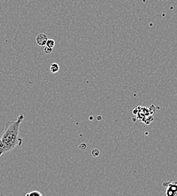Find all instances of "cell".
Instances as JSON below:
<instances>
[{
    "label": "cell",
    "mask_w": 177,
    "mask_h": 196,
    "mask_svg": "<svg viewBox=\"0 0 177 196\" xmlns=\"http://www.w3.org/2000/svg\"><path fill=\"white\" fill-rule=\"evenodd\" d=\"M23 119V115H20L16 119L6 122L0 136V156L23 144V140L19 136V130Z\"/></svg>",
    "instance_id": "1"
},
{
    "label": "cell",
    "mask_w": 177,
    "mask_h": 196,
    "mask_svg": "<svg viewBox=\"0 0 177 196\" xmlns=\"http://www.w3.org/2000/svg\"><path fill=\"white\" fill-rule=\"evenodd\" d=\"M163 185L166 188V196H177V182H165L163 183Z\"/></svg>",
    "instance_id": "2"
},
{
    "label": "cell",
    "mask_w": 177,
    "mask_h": 196,
    "mask_svg": "<svg viewBox=\"0 0 177 196\" xmlns=\"http://www.w3.org/2000/svg\"><path fill=\"white\" fill-rule=\"evenodd\" d=\"M47 36L44 33H40L38 34L35 38L36 43L40 46H44L46 45L47 41Z\"/></svg>",
    "instance_id": "3"
},
{
    "label": "cell",
    "mask_w": 177,
    "mask_h": 196,
    "mask_svg": "<svg viewBox=\"0 0 177 196\" xmlns=\"http://www.w3.org/2000/svg\"><path fill=\"white\" fill-rule=\"evenodd\" d=\"M60 69V66L57 63H53L51 65H50V70L52 73H56L59 71Z\"/></svg>",
    "instance_id": "4"
},
{
    "label": "cell",
    "mask_w": 177,
    "mask_h": 196,
    "mask_svg": "<svg viewBox=\"0 0 177 196\" xmlns=\"http://www.w3.org/2000/svg\"><path fill=\"white\" fill-rule=\"evenodd\" d=\"M25 196H42V194L38 191H32L27 193Z\"/></svg>",
    "instance_id": "5"
},
{
    "label": "cell",
    "mask_w": 177,
    "mask_h": 196,
    "mask_svg": "<svg viewBox=\"0 0 177 196\" xmlns=\"http://www.w3.org/2000/svg\"><path fill=\"white\" fill-rule=\"evenodd\" d=\"M55 45V41L53 39H47V43H46V46L53 48Z\"/></svg>",
    "instance_id": "6"
},
{
    "label": "cell",
    "mask_w": 177,
    "mask_h": 196,
    "mask_svg": "<svg viewBox=\"0 0 177 196\" xmlns=\"http://www.w3.org/2000/svg\"><path fill=\"white\" fill-rule=\"evenodd\" d=\"M52 51H53V48H51V47H47V46H45L44 47V53L45 54H50L51 52H52Z\"/></svg>",
    "instance_id": "7"
}]
</instances>
